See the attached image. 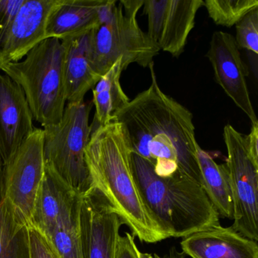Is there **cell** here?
<instances>
[{
  "label": "cell",
  "mask_w": 258,
  "mask_h": 258,
  "mask_svg": "<svg viewBox=\"0 0 258 258\" xmlns=\"http://www.w3.org/2000/svg\"><path fill=\"white\" fill-rule=\"evenodd\" d=\"M149 68L151 85L114 120L121 123L131 152L149 161L158 176L180 172L202 185L192 114L161 90L154 63Z\"/></svg>",
  "instance_id": "obj_1"
},
{
  "label": "cell",
  "mask_w": 258,
  "mask_h": 258,
  "mask_svg": "<svg viewBox=\"0 0 258 258\" xmlns=\"http://www.w3.org/2000/svg\"><path fill=\"white\" fill-rule=\"evenodd\" d=\"M131 150L121 123L92 128L85 160L92 188L99 190L141 242L166 239L145 209L131 165Z\"/></svg>",
  "instance_id": "obj_2"
},
{
  "label": "cell",
  "mask_w": 258,
  "mask_h": 258,
  "mask_svg": "<svg viewBox=\"0 0 258 258\" xmlns=\"http://www.w3.org/2000/svg\"><path fill=\"white\" fill-rule=\"evenodd\" d=\"M131 165L146 212L166 238H185L220 225V215L199 182L178 172L161 177L131 152Z\"/></svg>",
  "instance_id": "obj_3"
},
{
  "label": "cell",
  "mask_w": 258,
  "mask_h": 258,
  "mask_svg": "<svg viewBox=\"0 0 258 258\" xmlns=\"http://www.w3.org/2000/svg\"><path fill=\"white\" fill-rule=\"evenodd\" d=\"M143 4L144 0H110L99 25L90 31V62L100 78L120 58L125 70L134 63L149 67L159 53L137 22Z\"/></svg>",
  "instance_id": "obj_4"
},
{
  "label": "cell",
  "mask_w": 258,
  "mask_h": 258,
  "mask_svg": "<svg viewBox=\"0 0 258 258\" xmlns=\"http://www.w3.org/2000/svg\"><path fill=\"white\" fill-rule=\"evenodd\" d=\"M64 47L48 38L33 48L24 61L6 64L3 72L21 86L34 120L43 128L61 120L67 102L64 83Z\"/></svg>",
  "instance_id": "obj_5"
},
{
  "label": "cell",
  "mask_w": 258,
  "mask_h": 258,
  "mask_svg": "<svg viewBox=\"0 0 258 258\" xmlns=\"http://www.w3.org/2000/svg\"><path fill=\"white\" fill-rule=\"evenodd\" d=\"M93 102H69L58 123L43 128L45 163L80 196L91 189L85 160L92 126Z\"/></svg>",
  "instance_id": "obj_6"
},
{
  "label": "cell",
  "mask_w": 258,
  "mask_h": 258,
  "mask_svg": "<svg viewBox=\"0 0 258 258\" xmlns=\"http://www.w3.org/2000/svg\"><path fill=\"white\" fill-rule=\"evenodd\" d=\"M227 150L226 165L234 207L231 227L249 239L258 241V161L249 148L247 135L232 125L223 129Z\"/></svg>",
  "instance_id": "obj_7"
},
{
  "label": "cell",
  "mask_w": 258,
  "mask_h": 258,
  "mask_svg": "<svg viewBox=\"0 0 258 258\" xmlns=\"http://www.w3.org/2000/svg\"><path fill=\"white\" fill-rule=\"evenodd\" d=\"M43 138V130L35 128L4 168L7 198L19 221L28 227L44 177Z\"/></svg>",
  "instance_id": "obj_8"
},
{
  "label": "cell",
  "mask_w": 258,
  "mask_h": 258,
  "mask_svg": "<svg viewBox=\"0 0 258 258\" xmlns=\"http://www.w3.org/2000/svg\"><path fill=\"white\" fill-rule=\"evenodd\" d=\"M202 0H146L148 37L159 50L179 57L185 50Z\"/></svg>",
  "instance_id": "obj_9"
},
{
  "label": "cell",
  "mask_w": 258,
  "mask_h": 258,
  "mask_svg": "<svg viewBox=\"0 0 258 258\" xmlns=\"http://www.w3.org/2000/svg\"><path fill=\"white\" fill-rule=\"evenodd\" d=\"M121 219L103 195L92 188L81 196L79 232L83 258H117Z\"/></svg>",
  "instance_id": "obj_10"
},
{
  "label": "cell",
  "mask_w": 258,
  "mask_h": 258,
  "mask_svg": "<svg viewBox=\"0 0 258 258\" xmlns=\"http://www.w3.org/2000/svg\"><path fill=\"white\" fill-rule=\"evenodd\" d=\"M206 56L212 66L216 82L248 117L251 124L258 123L246 81L248 72L235 37L223 31L214 32Z\"/></svg>",
  "instance_id": "obj_11"
},
{
  "label": "cell",
  "mask_w": 258,
  "mask_h": 258,
  "mask_svg": "<svg viewBox=\"0 0 258 258\" xmlns=\"http://www.w3.org/2000/svg\"><path fill=\"white\" fill-rule=\"evenodd\" d=\"M58 0H25L2 43L3 66L20 61L46 39V24ZM3 67V70H4Z\"/></svg>",
  "instance_id": "obj_12"
},
{
  "label": "cell",
  "mask_w": 258,
  "mask_h": 258,
  "mask_svg": "<svg viewBox=\"0 0 258 258\" xmlns=\"http://www.w3.org/2000/svg\"><path fill=\"white\" fill-rule=\"evenodd\" d=\"M34 117L20 85L0 75V155L7 164L34 131Z\"/></svg>",
  "instance_id": "obj_13"
},
{
  "label": "cell",
  "mask_w": 258,
  "mask_h": 258,
  "mask_svg": "<svg viewBox=\"0 0 258 258\" xmlns=\"http://www.w3.org/2000/svg\"><path fill=\"white\" fill-rule=\"evenodd\" d=\"M180 245L191 258H258L257 241L220 225L182 238Z\"/></svg>",
  "instance_id": "obj_14"
},
{
  "label": "cell",
  "mask_w": 258,
  "mask_h": 258,
  "mask_svg": "<svg viewBox=\"0 0 258 258\" xmlns=\"http://www.w3.org/2000/svg\"><path fill=\"white\" fill-rule=\"evenodd\" d=\"M110 0H58L46 24V39L59 40L94 29Z\"/></svg>",
  "instance_id": "obj_15"
},
{
  "label": "cell",
  "mask_w": 258,
  "mask_h": 258,
  "mask_svg": "<svg viewBox=\"0 0 258 258\" xmlns=\"http://www.w3.org/2000/svg\"><path fill=\"white\" fill-rule=\"evenodd\" d=\"M81 199V196L75 192L46 164L44 177L30 226L46 235L60 218L76 208Z\"/></svg>",
  "instance_id": "obj_16"
},
{
  "label": "cell",
  "mask_w": 258,
  "mask_h": 258,
  "mask_svg": "<svg viewBox=\"0 0 258 258\" xmlns=\"http://www.w3.org/2000/svg\"><path fill=\"white\" fill-rule=\"evenodd\" d=\"M90 31L61 40L64 47V83L68 103L84 101L89 90L94 88L100 80L90 62Z\"/></svg>",
  "instance_id": "obj_17"
},
{
  "label": "cell",
  "mask_w": 258,
  "mask_h": 258,
  "mask_svg": "<svg viewBox=\"0 0 258 258\" xmlns=\"http://www.w3.org/2000/svg\"><path fill=\"white\" fill-rule=\"evenodd\" d=\"M4 168L0 155V258H30L28 227L19 221L7 198Z\"/></svg>",
  "instance_id": "obj_18"
},
{
  "label": "cell",
  "mask_w": 258,
  "mask_h": 258,
  "mask_svg": "<svg viewBox=\"0 0 258 258\" xmlns=\"http://www.w3.org/2000/svg\"><path fill=\"white\" fill-rule=\"evenodd\" d=\"M123 71L122 58H120L101 77L93 89V105L96 113L92 128L105 126L112 122L115 114L131 101L120 85Z\"/></svg>",
  "instance_id": "obj_19"
},
{
  "label": "cell",
  "mask_w": 258,
  "mask_h": 258,
  "mask_svg": "<svg viewBox=\"0 0 258 258\" xmlns=\"http://www.w3.org/2000/svg\"><path fill=\"white\" fill-rule=\"evenodd\" d=\"M202 187L219 215L233 220L234 207L226 164H218L208 152L197 147Z\"/></svg>",
  "instance_id": "obj_20"
},
{
  "label": "cell",
  "mask_w": 258,
  "mask_h": 258,
  "mask_svg": "<svg viewBox=\"0 0 258 258\" xmlns=\"http://www.w3.org/2000/svg\"><path fill=\"white\" fill-rule=\"evenodd\" d=\"M80 206L81 202L72 213L59 219L44 235L61 258H83L79 232Z\"/></svg>",
  "instance_id": "obj_21"
},
{
  "label": "cell",
  "mask_w": 258,
  "mask_h": 258,
  "mask_svg": "<svg viewBox=\"0 0 258 258\" xmlns=\"http://www.w3.org/2000/svg\"><path fill=\"white\" fill-rule=\"evenodd\" d=\"M204 7L214 23L231 28L250 11L258 9L256 0H205Z\"/></svg>",
  "instance_id": "obj_22"
},
{
  "label": "cell",
  "mask_w": 258,
  "mask_h": 258,
  "mask_svg": "<svg viewBox=\"0 0 258 258\" xmlns=\"http://www.w3.org/2000/svg\"><path fill=\"white\" fill-rule=\"evenodd\" d=\"M238 47L258 54V9L250 11L235 25Z\"/></svg>",
  "instance_id": "obj_23"
},
{
  "label": "cell",
  "mask_w": 258,
  "mask_h": 258,
  "mask_svg": "<svg viewBox=\"0 0 258 258\" xmlns=\"http://www.w3.org/2000/svg\"><path fill=\"white\" fill-rule=\"evenodd\" d=\"M30 258H61L48 238L34 226H28Z\"/></svg>",
  "instance_id": "obj_24"
},
{
  "label": "cell",
  "mask_w": 258,
  "mask_h": 258,
  "mask_svg": "<svg viewBox=\"0 0 258 258\" xmlns=\"http://www.w3.org/2000/svg\"><path fill=\"white\" fill-rule=\"evenodd\" d=\"M25 0H0V71L3 72L1 48L3 40L15 16Z\"/></svg>",
  "instance_id": "obj_25"
},
{
  "label": "cell",
  "mask_w": 258,
  "mask_h": 258,
  "mask_svg": "<svg viewBox=\"0 0 258 258\" xmlns=\"http://www.w3.org/2000/svg\"><path fill=\"white\" fill-rule=\"evenodd\" d=\"M136 237L130 232H125L124 235H120L117 247V258H139Z\"/></svg>",
  "instance_id": "obj_26"
},
{
  "label": "cell",
  "mask_w": 258,
  "mask_h": 258,
  "mask_svg": "<svg viewBox=\"0 0 258 258\" xmlns=\"http://www.w3.org/2000/svg\"><path fill=\"white\" fill-rule=\"evenodd\" d=\"M249 148L253 158L258 161V123L251 124L250 134L247 135Z\"/></svg>",
  "instance_id": "obj_27"
},
{
  "label": "cell",
  "mask_w": 258,
  "mask_h": 258,
  "mask_svg": "<svg viewBox=\"0 0 258 258\" xmlns=\"http://www.w3.org/2000/svg\"><path fill=\"white\" fill-rule=\"evenodd\" d=\"M152 258H185V254L183 252L178 251L176 247H172L169 250L168 254L164 256H161L155 253Z\"/></svg>",
  "instance_id": "obj_28"
},
{
  "label": "cell",
  "mask_w": 258,
  "mask_h": 258,
  "mask_svg": "<svg viewBox=\"0 0 258 258\" xmlns=\"http://www.w3.org/2000/svg\"><path fill=\"white\" fill-rule=\"evenodd\" d=\"M137 253H138L139 258H152V255L150 254V253H143V252L140 251V250H137Z\"/></svg>",
  "instance_id": "obj_29"
}]
</instances>
